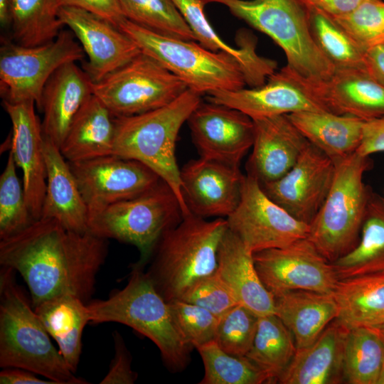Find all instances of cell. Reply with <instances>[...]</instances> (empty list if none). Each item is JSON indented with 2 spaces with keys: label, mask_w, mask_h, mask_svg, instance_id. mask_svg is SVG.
I'll list each match as a JSON object with an SVG mask.
<instances>
[{
  "label": "cell",
  "mask_w": 384,
  "mask_h": 384,
  "mask_svg": "<svg viewBox=\"0 0 384 384\" xmlns=\"http://www.w3.org/2000/svg\"><path fill=\"white\" fill-rule=\"evenodd\" d=\"M107 250L106 239L89 231L70 230L55 220L41 218L0 240V265L21 275L33 307L63 295L75 296L87 303Z\"/></svg>",
  "instance_id": "1"
},
{
  "label": "cell",
  "mask_w": 384,
  "mask_h": 384,
  "mask_svg": "<svg viewBox=\"0 0 384 384\" xmlns=\"http://www.w3.org/2000/svg\"><path fill=\"white\" fill-rule=\"evenodd\" d=\"M0 270V366L24 369L55 384H85L53 346L50 336L16 279Z\"/></svg>",
  "instance_id": "2"
},
{
  "label": "cell",
  "mask_w": 384,
  "mask_h": 384,
  "mask_svg": "<svg viewBox=\"0 0 384 384\" xmlns=\"http://www.w3.org/2000/svg\"><path fill=\"white\" fill-rule=\"evenodd\" d=\"M91 324L117 322L149 338L159 349L167 368L184 370L193 347L183 339L168 302L157 292L144 268L133 265L127 284L106 299L87 303Z\"/></svg>",
  "instance_id": "3"
},
{
  "label": "cell",
  "mask_w": 384,
  "mask_h": 384,
  "mask_svg": "<svg viewBox=\"0 0 384 384\" xmlns=\"http://www.w3.org/2000/svg\"><path fill=\"white\" fill-rule=\"evenodd\" d=\"M228 228L226 218L207 220L190 213L162 235L146 272L167 302L182 299L198 281L216 271L218 250Z\"/></svg>",
  "instance_id": "4"
},
{
  "label": "cell",
  "mask_w": 384,
  "mask_h": 384,
  "mask_svg": "<svg viewBox=\"0 0 384 384\" xmlns=\"http://www.w3.org/2000/svg\"><path fill=\"white\" fill-rule=\"evenodd\" d=\"M201 102V95L188 88L166 106L115 117L113 154L138 161L154 171L174 191L183 216L191 213L181 192L176 142L182 125Z\"/></svg>",
  "instance_id": "5"
},
{
  "label": "cell",
  "mask_w": 384,
  "mask_h": 384,
  "mask_svg": "<svg viewBox=\"0 0 384 384\" xmlns=\"http://www.w3.org/2000/svg\"><path fill=\"white\" fill-rule=\"evenodd\" d=\"M335 174L329 194L311 222L308 238L333 262L358 244L371 188L363 181L373 161L355 152L334 161Z\"/></svg>",
  "instance_id": "6"
},
{
  "label": "cell",
  "mask_w": 384,
  "mask_h": 384,
  "mask_svg": "<svg viewBox=\"0 0 384 384\" xmlns=\"http://www.w3.org/2000/svg\"><path fill=\"white\" fill-rule=\"evenodd\" d=\"M225 6L231 14L271 38L284 52L290 69L312 80L329 78L335 68L317 46L309 15L297 0H202Z\"/></svg>",
  "instance_id": "7"
},
{
  "label": "cell",
  "mask_w": 384,
  "mask_h": 384,
  "mask_svg": "<svg viewBox=\"0 0 384 384\" xmlns=\"http://www.w3.org/2000/svg\"><path fill=\"white\" fill-rule=\"evenodd\" d=\"M118 28L141 51L161 64L188 89L202 95L234 90L246 85L238 60L224 52L211 51L194 41L164 36L125 18Z\"/></svg>",
  "instance_id": "8"
},
{
  "label": "cell",
  "mask_w": 384,
  "mask_h": 384,
  "mask_svg": "<svg viewBox=\"0 0 384 384\" xmlns=\"http://www.w3.org/2000/svg\"><path fill=\"white\" fill-rule=\"evenodd\" d=\"M183 217L178 199L162 179L143 193L112 204L91 216L88 231L100 238L136 246L144 268L162 235Z\"/></svg>",
  "instance_id": "9"
},
{
  "label": "cell",
  "mask_w": 384,
  "mask_h": 384,
  "mask_svg": "<svg viewBox=\"0 0 384 384\" xmlns=\"http://www.w3.org/2000/svg\"><path fill=\"white\" fill-rule=\"evenodd\" d=\"M74 36L71 31H61L53 41L32 47L3 39L0 49L3 101L33 102L40 110L42 93L50 76L64 64L85 57Z\"/></svg>",
  "instance_id": "10"
},
{
  "label": "cell",
  "mask_w": 384,
  "mask_h": 384,
  "mask_svg": "<svg viewBox=\"0 0 384 384\" xmlns=\"http://www.w3.org/2000/svg\"><path fill=\"white\" fill-rule=\"evenodd\" d=\"M187 89L182 80L142 52L100 81L93 82L94 95L115 117L162 107Z\"/></svg>",
  "instance_id": "11"
},
{
  "label": "cell",
  "mask_w": 384,
  "mask_h": 384,
  "mask_svg": "<svg viewBox=\"0 0 384 384\" xmlns=\"http://www.w3.org/2000/svg\"><path fill=\"white\" fill-rule=\"evenodd\" d=\"M226 220L228 229L252 254L286 247L307 238L310 230L309 225L270 198L258 181L248 174L244 177L240 203Z\"/></svg>",
  "instance_id": "12"
},
{
  "label": "cell",
  "mask_w": 384,
  "mask_h": 384,
  "mask_svg": "<svg viewBox=\"0 0 384 384\" xmlns=\"http://www.w3.org/2000/svg\"><path fill=\"white\" fill-rule=\"evenodd\" d=\"M261 281L274 297L292 290L334 294L339 281L331 262L307 238L253 254Z\"/></svg>",
  "instance_id": "13"
},
{
  "label": "cell",
  "mask_w": 384,
  "mask_h": 384,
  "mask_svg": "<svg viewBox=\"0 0 384 384\" xmlns=\"http://www.w3.org/2000/svg\"><path fill=\"white\" fill-rule=\"evenodd\" d=\"M68 163L89 218L112 204L143 193L161 180L144 164L114 154Z\"/></svg>",
  "instance_id": "14"
},
{
  "label": "cell",
  "mask_w": 384,
  "mask_h": 384,
  "mask_svg": "<svg viewBox=\"0 0 384 384\" xmlns=\"http://www.w3.org/2000/svg\"><path fill=\"white\" fill-rule=\"evenodd\" d=\"M334 161L310 142L280 178L260 183L266 195L297 220L310 225L331 189Z\"/></svg>",
  "instance_id": "15"
},
{
  "label": "cell",
  "mask_w": 384,
  "mask_h": 384,
  "mask_svg": "<svg viewBox=\"0 0 384 384\" xmlns=\"http://www.w3.org/2000/svg\"><path fill=\"white\" fill-rule=\"evenodd\" d=\"M187 122L201 157L239 166L252 146L253 119L238 110L201 101Z\"/></svg>",
  "instance_id": "16"
},
{
  "label": "cell",
  "mask_w": 384,
  "mask_h": 384,
  "mask_svg": "<svg viewBox=\"0 0 384 384\" xmlns=\"http://www.w3.org/2000/svg\"><path fill=\"white\" fill-rule=\"evenodd\" d=\"M206 99L238 110L252 119L300 111H326L302 78L287 65L270 75L260 86L216 90L208 94Z\"/></svg>",
  "instance_id": "17"
},
{
  "label": "cell",
  "mask_w": 384,
  "mask_h": 384,
  "mask_svg": "<svg viewBox=\"0 0 384 384\" xmlns=\"http://www.w3.org/2000/svg\"><path fill=\"white\" fill-rule=\"evenodd\" d=\"M59 18L69 27L87 55L84 70L93 82L100 81L142 52L117 26L86 10L62 6Z\"/></svg>",
  "instance_id": "18"
},
{
  "label": "cell",
  "mask_w": 384,
  "mask_h": 384,
  "mask_svg": "<svg viewBox=\"0 0 384 384\" xmlns=\"http://www.w3.org/2000/svg\"><path fill=\"white\" fill-rule=\"evenodd\" d=\"M245 175L239 166L200 157L180 169L181 192L191 213L228 218L238 206Z\"/></svg>",
  "instance_id": "19"
},
{
  "label": "cell",
  "mask_w": 384,
  "mask_h": 384,
  "mask_svg": "<svg viewBox=\"0 0 384 384\" xmlns=\"http://www.w3.org/2000/svg\"><path fill=\"white\" fill-rule=\"evenodd\" d=\"M33 102L3 101L12 124L9 139L14 161L22 171L26 199L34 220L41 216L46 188V166L42 124Z\"/></svg>",
  "instance_id": "20"
},
{
  "label": "cell",
  "mask_w": 384,
  "mask_h": 384,
  "mask_svg": "<svg viewBox=\"0 0 384 384\" xmlns=\"http://www.w3.org/2000/svg\"><path fill=\"white\" fill-rule=\"evenodd\" d=\"M252 151L248 174L260 183L277 180L295 164L309 142L288 114L254 119Z\"/></svg>",
  "instance_id": "21"
},
{
  "label": "cell",
  "mask_w": 384,
  "mask_h": 384,
  "mask_svg": "<svg viewBox=\"0 0 384 384\" xmlns=\"http://www.w3.org/2000/svg\"><path fill=\"white\" fill-rule=\"evenodd\" d=\"M302 78L329 112L363 121L384 116V87L364 69H336L329 78L319 80Z\"/></svg>",
  "instance_id": "22"
},
{
  "label": "cell",
  "mask_w": 384,
  "mask_h": 384,
  "mask_svg": "<svg viewBox=\"0 0 384 384\" xmlns=\"http://www.w3.org/2000/svg\"><path fill=\"white\" fill-rule=\"evenodd\" d=\"M93 95L92 80L75 62L65 63L56 70L41 96L43 136L60 148L74 117Z\"/></svg>",
  "instance_id": "23"
},
{
  "label": "cell",
  "mask_w": 384,
  "mask_h": 384,
  "mask_svg": "<svg viewBox=\"0 0 384 384\" xmlns=\"http://www.w3.org/2000/svg\"><path fill=\"white\" fill-rule=\"evenodd\" d=\"M348 329L336 319L310 346L297 348L279 377L281 384H338L344 383L343 354Z\"/></svg>",
  "instance_id": "24"
},
{
  "label": "cell",
  "mask_w": 384,
  "mask_h": 384,
  "mask_svg": "<svg viewBox=\"0 0 384 384\" xmlns=\"http://www.w3.org/2000/svg\"><path fill=\"white\" fill-rule=\"evenodd\" d=\"M44 154L46 188L41 218L55 220L70 230L87 232L88 209L76 178L60 148L46 137Z\"/></svg>",
  "instance_id": "25"
},
{
  "label": "cell",
  "mask_w": 384,
  "mask_h": 384,
  "mask_svg": "<svg viewBox=\"0 0 384 384\" xmlns=\"http://www.w3.org/2000/svg\"><path fill=\"white\" fill-rule=\"evenodd\" d=\"M216 272L240 304L258 316L274 314V297L261 281L253 254L228 228L218 250Z\"/></svg>",
  "instance_id": "26"
},
{
  "label": "cell",
  "mask_w": 384,
  "mask_h": 384,
  "mask_svg": "<svg viewBox=\"0 0 384 384\" xmlns=\"http://www.w3.org/2000/svg\"><path fill=\"white\" fill-rule=\"evenodd\" d=\"M192 31L196 41L213 52H224L240 63L250 87L263 85L277 69V63L257 55L256 41L242 33L240 48H233L224 42L206 18L202 0H172Z\"/></svg>",
  "instance_id": "27"
},
{
  "label": "cell",
  "mask_w": 384,
  "mask_h": 384,
  "mask_svg": "<svg viewBox=\"0 0 384 384\" xmlns=\"http://www.w3.org/2000/svg\"><path fill=\"white\" fill-rule=\"evenodd\" d=\"M115 132V117L93 95L74 117L60 152L69 162L113 154Z\"/></svg>",
  "instance_id": "28"
},
{
  "label": "cell",
  "mask_w": 384,
  "mask_h": 384,
  "mask_svg": "<svg viewBox=\"0 0 384 384\" xmlns=\"http://www.w3.org/2000/svg\"><path fill=\"white\" fill-rule=\"evenodd\" d=\"M276 314L294 336L297 348L312 344L338 314L334 294L292 290L274 297Z\"/></svg>",
  "instance_id": "29"
},
{
  "label": "cell",
  "mask_w": 384,
  "mask_h": 384,
  "mask_svg": "<svg viewBox=\"0 0 384 384\" xmlns=\"http://www.w3.org/2000/svg\"><path fill=\"white\" fill-rule=\"evenodd\" d=\"M305 138L334 161L356 152L364 121L327 111H300L288 114Z\"/></svg>",
  "instance_id": "30"
},
{
  "label": "cell",
  "mask_w": 384,
  "mask_h": 384,
  "mask_svg": "<svg viewBox=\"0 0 384 384\" xmlns=\"http://www.w3.org/2000/svg\"><path fill=\"white\" fill-rule=\"evenodd\" d=\"M33 308L75 373L82 352L83 330L90 322L87 303L75 296L63 295Z\"/></svg>",
  "instance_id": "31"
},
{
  "label": "cell",
  "mask_w": 384,
  "mask_h": 384,
  "mask_svg": "<svg viewBox=\"0 0 384 384\" xmlns=\"http://www.w3.org/2000/svg\"><path fill=\"white\" fill-rule=\"evenodd\" d=\"M334 296L336 320L346 328L384 323V272L339 279Z\"/></svg>",
  "instance_id": "32"
},
{
  "label": "cell",
  "mask_w": 384,
  "mask_h": 384,
  "mask_svg": "<svg viewBox=\"0 0 384 384\" xmlns=\"http://www.w3.org/2000/svg\"><path fill=\"white\" fill-rule=\"evenodd\" d=\"M331 263L339 279L384 272V198L372 191L358 244Z\"/></svg>",
  "instance_id": "33"
},
{
  "label": "cell",
  "mask_w": 384,
  "mask_h": 384,
  "mask_svg": "<svg viewBox=\"0 0 384 384\" xmlns=\"http://www.w3.org/2000/svg\"><path fill=\"white\" fill-rule=\"evenodd\" d=\"M297 349L290 331L272 314L258 316L255 337L246 357L267 375L270 383H277Z\"/></svg>",
  "instance_id": "34"
},
{
  "label": "cell",
  "mask_w": 384,
  "mask_h": 384,
  "mask_svg": "<svg viewBox=\"0 0 384 384\" xmlns=\"http://www.w3.org/2000/svg\"><path fill=\"white\" fill-rule=\"evenodd\" d=\"M13 41L27 47L53 41L61 31L60 0H10Z\"/></svg>",
  "instance_id": "35"
},
{
  "label": "cell",
  "mask_w": 384,
  "mask_h": 384,
  "mask_svg": "<svg viewBox=\"0 0 384 384\" xmlns=\"http://www.w3.org/2000/svg\"><path fill=\"white\" fill-rule=\"evenodd\" d=\"M384 361V345L368 327L348 330L343 354L344 383L377 384Z\"/></svg>",
  "instance_id": "36"
},
{
  "label": "cell",
  "mask_w": 384,
  "mask_h": 384,
  "mask_svg": "<svg viewBox=\"0 0 384 384\" xmlns=\"http://www.w3.org/2000/svg\"><path fill=\"white\" fill-rule=\"evenodd\" d=\"M307 12L314 40L335 70H365L366 50L329 14L317 10Z\"/></svg>",
  "instance_id": "37"
},
{
  "label": "cell",
  "mask_w": 384,
  "mask_h": 384,
  "mask_svg": "<svg viewBox=\"0 0 384 384\" xmlns=\"http://www.w3.org/2000/svg\"><path fill=\"white\" fill-rule=\"evenodd\" d=\"M125 18L154 32L196 41L172 0H119Z\"/></svg>",
  "instance_id": "38"
},
{
  "label": "cell",
  "mask_w": 384,
  "mask_h": 384,
  "mask_svg": "<svg viewBox=\"0 0 384 384\" xmlns=\"http://www.w3.org/2000/svg\"><path fill=\"white\" fill-rule=\"evenodd\" d=\"M204 366L200 384L270 383L267 375L246 356H235L223 351L215 341L196 348Z\"/></svg>",
  "instance_id": "39"
},
{
  "label": "cell",
  "mask_w": 384,
  "mask_h": 384,
  "mask_svg": "<svg viewBox=\"0 0 384 384\" xmlns=\"http://www.w3.org/2000/svg\"><path fill=\"white\" fill-rule=\"evenodd\" d=\"M16 166L9 151L0 176V240L21 231L35 220L27 204L23 182L17 176Z\"/></svg>",
  "instance_id": "40"
},
{
  "label": "cell",
  "mask_w": 384,
  "mask_h": 384,
  "mask_svg": "<svg viewBox=\"0 0 384 384\" xmlns=\"http://www.w3.org/2000/svg\"><path fill=\"white\" fill-rule=\"evenodd\" d=\"M331 16L363 50L384 45L383 0H362L351 11Z\"/></svg>",
  "instance_id": "41"
},
{
  "label": "cell",
  "mask_w": 384,
  "mask_h": 384,
  "mask_svg": "<svg viewBox=\"0 0 384 384\" xmlns=\"http://www.w3.org/2000/svg\"><path fill=\"white\" fill-rule=\"evenodd\" d=\"M257 321V314L238 304L219 319L215 341L230 355L246 356L253 344Z\"/></svg>",
  "instance_id": "42"
},
{
  "label": "cell",
  "mask_w": 384,
  "mask_h": 384,
  "mask_svg": "<svg viewBox=\"0 0 384 384\" xmlns=\"http://www.w3.org/2000/svg\"><path fill=\"white\" fill-rule=\"evenodd\" d=\"M180 335L189 346L197 348L215 341L219 318L207 309L181 299L168 302Z\"/></svg>",
  "instance_id": "43"
},
{
  "label": "cell",
  "mask_w": 384,
  "mask_h": 384,
  "mask_svg": "<svg viewBox=\"0 0 384 384\" xmlns=\"http://www.w3.org/2000/svg\"><path fill=\"white\" fill-rule=\"evenodd\" d=\"M181 300L201 306L219 319L240 304L216 271L198 281Z\"/></svg>",
  "instance_id": "44"
},
{
  "label": "cell",
  "mask_w": 384,
  "mask_h": 384,
  "mask_svg": "<svg viewBox=\"0 0 384 384\" xmlns=\"http://www.w3.org/2000/svg\"><path fill=\"white\" fill-rule=\"evenodd\" d=\"M114 357L110 369L101 384H132L137 378V374L132 370L131 356L125 346L122 337L119 333L114 334Z\"/></svg>",
  "instance_id": "45"
},
{
  "label": "cell",
  "mask_w": 384,
  "mask_h": 384,
  "mask_svg": "<svg viewBox=\"0 0 384 384\" xmlns=\"http://www.w3.org/2000/svg\"><path fill=\"white\" fill-rule=\"evenodd\" d=\"M62 6L86 10L117 26L125 19L119 0H60Z\"/></svg>",
  "instance_id": "46"
},
{
  "label": "cell",
  "mask_w": 384,
  "mask_h": 384,
  "mask_svg": "<svg viewBox=\"0 0 384 384\" xmlns=\"http://www.w3.org/2000/svg\"><path fill=\"white\" fill-rule=\"evenodd\" d=\"M356 152L364 156L384 152V116L364 121L362 139Z\"/></svg>",
  "instance_id": "47"
},
{
  "label": "cell",
  "mask_w": 384,
  "mask_h": 384,
  "mask_svg": "<svg viewBox=\"0 0 384 384\" xmlns=\"http://www.w3.org/2000/svg\"><path fill=\"white\" fill-rule=\"evenodd\" d=\"M307 11L317 10L340 16L353 10L362 0H297Z\"/></svg>",
  "instance_id": "48"
},
{
  "label": "cell",
  "mask_w": 384,
  "mask_h": 384,
  "mask_svg": "<svg viewBox=\"0 0 384 384\" xmlns=\"http://www.w3.org/2000/svg\"><path fill=\"white\" fill-rule=\"evenodd\" d=\"M364 65L368 75L384 87V45L366 50Z\"/></svg>",
  "instance_id": "49"
},
{
  "label": "cell",
  "mask_w": 384,
  "mask_h": 384,
  "mask_svg": "<svg viewBox=\"0 0 384 384\" xmlns=\"http://www.w3.org/2000/svg\"><path fill=\"white\" fill-rule=\"evenodd\" d=\"M36 373L31 371L17 368H5L0 373L1 384H55V382L48 379L43 380Z\"/></svg>",
  "instance_id": "50"
},
{
  "label": "cell",
  "mask_w": 384,
  "mask_h": 384,
  "mask_svg": "<svg viewBox=\"0 0 384 384\" xmlns=\"http://www.w3.org/2000/svg\"><path fill=\"white\" fill-rule=\"evenodd\" d=\"M0 23L4 28L11 26V14L10 0H0Z\"/></svg>",
  "instance_id": "51"
},
{
  "label": "cell",
  "mask_w": 384,
  "mask_h": 384,
  "mask_svg": "<svg viewBox=\"0 0 384 384\" xmlns=\"http://www.w3.org/2000/svg\"><path fill=\"white\" fill-rule=\"evenodd\" d=\"M368 327L370 328L378 335V336L380 338L384 345V323Z\"/></svg>",
  "instance_id": "52"
},
{
  "label": "cell",
  "mask_w": 384,
  "mask_h": 384,
  "mask_svg": "<svg viewBox=\"0 0 384 384\" xmlns=\"http://www.w3.org/2000/svg\"><path fill=\"white\" fill-rule=\"evenodd\" d=\"M377 384H384V361L379 374Z\"/></svg>",
  "instance_id": "53"
}]
</instances>
